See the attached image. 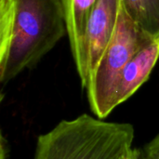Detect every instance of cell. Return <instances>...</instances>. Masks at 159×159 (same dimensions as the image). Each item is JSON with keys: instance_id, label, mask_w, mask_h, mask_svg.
<instances>
[{"instance_id": "1", "label": "cell", "mask_w": 159, "mask_h": 159, "mask_svg": "<svg viewBox=\"0 0 159 159\" xmlns=\"http://www.w3.org/2000/svg\"><path fill=\"white\" fill-rule=\"evenodd\" d=\"M67 34L61 0H0V81L32 69Z\"/></svg>"}, {"instance_id": "2", "label": "cell", "mask_w": 159, "mask_h": 159, "mask_svg": "<svg viewBox=\"0 0 159 159\" xmlns=\"http://www.w3.org/2000/svg\"><path fill=\"white\" fill-rule=\"evenodd\" d=\"M131 124L83 114L38 137L34 159H120L133 147Z\"/></svg>"}, {"instance_id": "3", "label": "cell", "mask_w": 159, "mask_h": 159, "mask_svg": "<svg viewBox=\"0 0 159 159\" xmlns=\"http://www.w3.org/2000/svg\"><path fill=\"white\" fill-rule=\"evenodd\" d=\"M151 39L133 22L120 4L114 35L86 89L90 109L96 117L104 119L116 108V91L124 67Z\"/></svg>"}, {"instance_id": "4", "label": "cell", "mask_w": 159, "mask_h": 159, "mask_svg": "<svg viewBox=\"0 0 159 159\" xmlns=\"http://www.w3.org/2000/svg\"><path fill=\"white\" fill-rule=\"evenodd\" d=\"M119 12L120 0H97L91 12L86 34L89 81L114 35Z\"/></svg>"}, {"instance_id": "5", "label": "cell", "mask_w": 159, "mask_h": 159, "mask_svg": "<svg viewBox=\"0 0 159 159\" xmlns=\"http://www.w3.org/2000/svg\"><path fill=\"white\" fill-rule=\"evenodd\" d=\"M97 0H61L67 35L82 89L89 83L86 52V34L91 12Z\"/></svg>"}, {"instance_id": "6", "label": "cell", "mask_w": 159, "mask_h": 159, "mask_svg": "<svg viewBox=\"0 0 159 159\" xmlns=\"http://www.w3.org/2000/svg\"><path fill=\"white\" fill-rule=\"evenodd\" d=\"M158 59L159 35L140 48L124 67L116 91V107L128 101L148 80Z\"/></svg>"}, {"instance_id": "7", "label": "cell", "mask_w": 159, "mask_h": 159, "mask_svg": "<svg viewBox=\"0 0 159 159\" xmlns=\"http://www.w3.org/2000/svg\"><path fill=\"white\" fill-rule=\"evenodd\" d=\"M133 22L150 38L159 35V0H120Z\"/></svg>"}, {"instance_id": "8", "label": "cell", "mask_w": 159, "mask_h": 159, "mask_svg": "<svg viewBox=\"0 0 159 159\" xmlns=\"http://www.w3.org/2000/svg\"><path fill=\"white\" fill-rule=\"evenodd\" d=\"M140 159H159V133L140 151Z\"/></svg>"}, {"instance_id": "9", "label": "cell", "mask_w": 159, "mask_h": 159, "mask_svg": "<svg viewBox=\"0 0 159 159\" xmlns=\"http://www.w3.org/2000/svg\"><path fill=\"white\" fill-rule=\"evenodd\" d=\"M120 159H140V151L132 147Z\"/></svg>"}]
</instances>
